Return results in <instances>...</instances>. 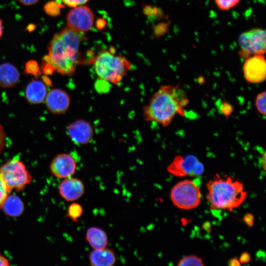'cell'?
<instances>
[{
	"label": "cell",
	"instance_id": "6da1fadb",
	"mask_svg": "<svg viewBox=\"0 0 266 266\" xmlns=\"http://www.w3.org/2000/svg\"><path fill=\"white\" fill-rule=\"evenodd\" d=\"M189 102L186 92L179 86L164 85L152 95L143 108L144 120L167 127L176 115L185 116Z\"/></svg>",
	"mask_w": 266,
	"mask_h": 266
},
{
	"label": "cell",
	"instance_id": "7a4b0ae2",
	"mask_svg": "<svg viewBox=\"0 0 266 266\" xmlns=\"http://www.w3.org/2000/svg\"><path fill=\"white\" fill-rule=\"evenodd\" d=\"M82 33L68 27L55 34L50 41L48 54L43 63L51 65L55 71L63 75H72L79 64L80 44L84 37Z\"/></svg>",
	"mask_w": 266,
	"mask_h": 266
},
{
	"label": "cell",
	"instance_id": "3957f363",
	"mask_svg": "<svg viewBox=\"0 0 266 266\" xmlns=\"http://www.w3.org/2000/svg\"><path fill=\"white\" fill-rule=\"evenodd\" d=\"M206 198L212 210L232 211L244 201L247 192L243 184L233 176L216 174L206 183Z\"/></svg>",
	"mask_w": 266,
	"mask_h": 266
},
{
	"label": "cell",
	"instance_id": "277c9868",
	"mask_svg": "<svg viewBox=\"0 0 266 266\" xmlns=\"http://www.w3.org/2000/svg\"><path fill=\"white\" fill-rule=\"evenodd\" d=\"M95 71L102 80L119 85L131 70L132 64L125 57L104 51L93 61Z\"/></svg>",
	"mask_w": 266,
	"mask_h": 266
},
{
	"label": "cell",
	"instance_id": "5b68a950",
	"mask_svg": "<svg viewBox=\"0 0 266 266\" xmlns=\"http://www.w3.org/2000/svg\"><path fill=\"white\" fill-rule=\"evenodd\" d=\"M170 198L173 204L178 208L191 210L199 205L201 194L200 187L194 181L185 179L173 186Z\"/></svg>",
	"mask_w": 266,
	"mask_h": 266
},
{
	"label": "cell",
	"instance_id": "8992f818",
	"mask_svg": "<svg viewBox=\"0 0 266 266\" xmlns=\"http://www.w3.org/2000/svg\"><path fill=\"white\" fill-rule=\"evenodd\" d=\"M0 174L12 190H23L32 180V176L18 156L7 161L0 167Z\"/></svg>",
	"mask_w": 266,
	"mask_h": 266
},
{
	"label": "cell",
	"instance_id": "52a82bcc",
	"mask_svg": "<svg viewBox=\"0 0 266 266\" xmlns=\"http://www.w3.org/2000/svg\"><path fill=\"white\" fill-rule=\"evenodd\" d=\"M266 34V31L260 28H253L241 33L238 39L241 56L247 58L254 55L264 54Z\"/></svg>",
	"mask_w": 266,
	"mask_h": 266
},
{
	"label": "cell",
	"instance_id": "ba28073f",
	"mask_svg": "<svg viewBox=\"0 0 266 266\" xmlns=\"http://www.w3.org/2000/svg\"><path fill=\"white\" fill-rule=\"evenodd\" d=\"M67 27L79 33H84L93 26L94 15L92 10L87 6L79 5L73 7L66 17Z\"/></svg>",
	"mask_w": 266,
	"mask_h": 266
},
{
	"label": "cell",
	"instance_id": "9c48e42d",
	"mask_svg": "<svg viewBox=\"0 0 266 266\" xmlns=\"http://www.w3.org/2000/svg\"><path fill=\"white\" fill-rule=\"evenodd\" d=\"M244 77L249 83H261L266 78V61L264 54H257L246 58L242 67Z\"/></svg>",
	"mask_w": 266,
	"mask_h": 266
},
{
	"label": "cell",
	"instance_id": "30bf717a",
	"mask_svg": "<svg viewBox=\"0 0 266 266\" xmlns=\"http://www.w3.org/2000/svg\"><path fill=\"white\" fill-rule=\"evenodd\" d=\"M66 133L72 142L77 145L89 143L94 135V130L88 121L80 119L70 124L67 127Z\"/></svg>",
	"mask_w": 266,
	"mask_h": 266
},
{
	"label": "cell",
	"instance_id": "8fae6325",
	"mask_svg": "<svg viewBox=\"0 0 266 266\" xmlns=\"http://www.w3.org/2000/svg\"><path fill=\"white\" fill-rule=\"evenodd\" d=\"M50 169L52 173L59 178L71 177L76 169V162L69 154L62 153L56 155L52 160Z\"/></svg>",
	"mask_w": 266,
	"mask_h": 266
},
{
	"label": "cell",
	"instance_id": "7c38bea8",
	"mask_svg": "<svg viewBox=\"0 0 266 266\" xmlns=\"http://www.w3.org/2000/svg\"><path fill=\"white\" fill-rule=\"evenodd\" d=\"M44 101L50 112L54 114H62L69 108L71 100L66 91L54 88L47 93Z\"/></svg>",
	"mask_w": 266,
	"mask_h": 266
},
{
	"label": "cell",
	"instance_id": "4fadbf2b",
	"mask_svg": "<svg viewBox=\"0 0 266 266\" xmlns=\"http://www.w3.org/2000/svg\"><path fill=\"white\" fill-rule=\"evenodd\" d=\"M85 187L83 182L77 178L69 177L64 179L59 187V192L63 199L67 201H75L84 194Z\"/></svg>",
	"mask_w": 266,
	"mask_h": 266
},
{
	"label": "cell",
	"instance_id": "5bb4252c",
	"mask_svg": "<svg viewBox=\"0 0 266 266\" xmlns=\"http://www.w3.org/2000/svg\"><path fill=\"white\" fill-rule=\"evenodd\" d=\"M47 94L45 84L40 80L32 79L26 87L25 97L28 102L31 104L43 103Z\"/></svg>",
	"mask_w": 266,
	"mask_h": 266
},
{
	"label": "cell",
	"instance_id": "9a60e30c",
	"mask_svg": "<svg viewBox=\"0 0 266 266\" xmlns=\"http://www.w3.org/2000/svg\"><path fill=\"white\" fill-rule=\"evenodd\" d=\"M116 260L114 251L107 247L93 249L89 255V263L92 266H112Z\"/></svg>",
	"mask_w": 266,
	"mask_h": 266
},
{
	"label": "cell",
	"instance_id": "2e32d148",
	"mask_svg": "<svg viewBox=\"0 0 266 266\" xmlns=\"http://www.w3.org/2000/svg\"><path fill=\"white\" fill-rule=\"evenodd\" d=\"M17 67L9 63L0 64V87L10 88L16 86L20 79Z\"/></svg>",
	"mask_w": 266,
	"mask_h": 266
},
{
	"label": "cell",
	"instance_id": "e0dca14e",
	"mask_svg": "<svg viewBox=\"0 0 266 266\" xmlns=\"http://www.w3.org/2000/svg\"><path fill=\"white\" fill-rule=\"evenodd\" d=\"M85 239L93 249L106 248L109 243L106 232L98 227L93 226L87 229Z\"/></svg>",
	"mask_w": 266,
	"mask_h": 266
},
{
	"label": "cell",
	"instance_id": "ac0fdd59",
	"mask_svg": "<svg viewBox=\"0 0 266 266\" xmlns=\"http://www.w3.org/2000/svg\"><path fill=\"white\" fill-rule=\"evenodd\" d=\"M1 208L4 213L10 217L20 216L24 210V204L22 200L15 194H9Z\"/></svg>",
	"mask_w": 266,
	"mask_h": 266
},
{
	"label": "cell",
	"instance_id": "d6986e66",
	"mask_svg": "<svg viewBox=\"0 0 266 266\" xmlns=\"http://www.w3.org/2000/svg\"><path fill=\"white\" fill-rule=\"evenodd\" d=\"M181 166L185 176L197 177L204 172L203 164L193 155H188L183 157Z\"/></svg>",
	"mask_w": 266,
	"mask_h": 266
},
{
	"label": "cell",
	"instance_id": "ffe728a7",
	"mask_svg": "<svg viewBox=\"0 0 266 266\" xmlns=\"http://www.w3.org/2000/svg\"><path fill=\"white\" fill-rule=\"evenodd\" d=\"M183 157L177 155L174 157L171 163L167 166V171L176 177H183L185 175L182 168L181 163Z\"/></svg>",
	"mask_w": 266,
	"mask_h": 266
},
{
	"label": "cell",
	"instance_id": "44dd1931",
	"mask_svg": "<svg viewBox=\"0 0 266 266\" xmlns=\"http://www.w3.org/2000/svg\"><path fill=\"white\" fill-rule=\"evenodd\" d=\"M83 213L82 205L77 202L71 203L68 207L66 216L74 222H78Z\"/></svg>",
	"mask_w": 266,
	"mask_h": 266
},
{
	"label": "cell",
	"instance_id": "7402d4cb",
	"mask_svg": "<svg viewBox=\"0 0 266 266\" xmlns=\"http://www.w3.org/2000/svg\"><path fill=\"white\" fill-rule=\"evenodd\" d=\"M177 265L178 266H203L204 264L201 258L195 255H190L184 256L181 259Z\"/></svg>",
	"mask_w": 266,
	"mask_h": 266
},
{
	"label": "cell",
	"instance_id": "603a6c76",
	"mask_svg": "<svg viewBox=\"0 0 266 266\" xmlns=\"http://www.w3.org/2000/svg\"><path fill=\"white\" fill-rule=\"evenodd\" d=\"M266 91L258 94L255 99V106L258 111L264 116L266 115Z\"/></svg>",
	"mask_w": 266,
	"mask_h": 266
},
{
	"label": "cell",
	"instance_id": "cb8c5ba5",
	"mask_svg": "<svg viewBox=\"0 0 266 266\" xmlns=\"http://www.w3.org/2000/svg\"><path fill=\"white\" fill-rule=\"evenodd\" d=\"M217 7L224 11L229 10L236 6L240 0H214Z\"/></svg>",
	"mask_w": 266,
	"mask_h": 266
},
{
	"label": "cell",
	"instance_id": "d4e9b609",
	"mask_svg": "<svg viewBox=\"0 0 266 266\" xmlns=\"http://www.w3.org/2000/svg\"><path fill=\"white\" fill-rule=\"evenodd\" d=\"M25 71L27 74H32L35 77L41 74L38 63L35 60H30L26 63Z\"/></svg>",
	"mask_w": 266,
	"mask_h": 266
},
{
	"label": "cell",
	"instance_id": "484cf974",
	"mask_svg": "<svg viewBox=\"0 0 266 266\" xmlns=\"http://www.w3.org/2000/svg\"><path fill=\"white\" fill-rule=\"evenodd\" d=\"M11 191V190L8 187L0 174V208Z\"/></svg>",
	"mask_w": 266,
	"mask_h": 266
},
{
	"label": "cell",
	"instance_id": "4316f807",
	"mask_svg": "<svg viewBox=\"0 0 266 266\" xmlns=\"http://www.w3.org/2000/svg\"><path fill=\"white\" fill-rule=\"evenodd\" d=\"M61 6V5L58 2L50 1L45 4L44 9L47 14L56 16L60 13Z\"/></svg>",
	"mask_w": 266,
	"mask_h": 266
},
{
	"label": "cell",
	"instance_id": "83f0119b",
	"mask_svg": "<svg viewBox=\"0 0 266 266\" xmlns=\"http://www.w3.org/2000/svg\"><path fill=\"white\" fill-rule=\"evenodd\" d=\"M219 111L226 117H229L233 112V108L228 101L224 100L219 106Z\"/></svg>",
	"mask_w": 266,
	"mask_h": 266
},
{
	"label": "cell",
	"instance_id": "f1b7e54d",
	"mask_svg": "<svg viewBox=\"0 0 266 266\" xmlns=\"http://www.w3.org/2000/svg\"><path fill=\"white\" fill-rule=\"evenodd\" d=\"M168 27L167 23H160L155 27L154 33L157 36L161 35L167 32Z\"/></svg>",
	"mask_w": 266,
	"mask_h": 266
},
{
	"label": "cell",
	"instance_id": "f546056e",
	"mask_svg": "<svg viewBox=\"0 0 266 266\" xmlns=\"http://www.w3.org/2000/svg\"><path fill=\"white\" fill-rule=\"evenodd\" d=\"M89 0H61L67 6L75 7L86 3Z\"/></svg>",
	"mask_w": 266,
	"mask_h": 266
},
{
	"label": "cell",
	"instance_id": "4dcf8cb0",
	"mask_svg": "<svg viewBox=\"0 0 266 266\" xmlns=\"http://www.w3.org/2000/svg\"><path fill=\"white\" fill-rule=\"evenodd\" d=\"M6 134L2 125L0 123V154L5 146Z\"/></svg>",
	"mask_w": 266,
	"mask_h": 266
},
{
	"label": "cell",
	"instance_id": "1f68e13d",
	"mask_svg": "<svg viewBox=\"0 0 266 266\" xmlns=\"http://www.w3.org/2000/svg\"><path fill=\"white\" fill-rule=\"evenodd\" d=\"M243 221L248 226L252 227L254 224V215L248 213L246 214L243 217Z\"/></svg>",
	"mask_w": 266,
	"mask_h": 266
},
{
	"label": "cell",
	"instance_id": "d6a6232c",
	"mask_svg": "<svg viewBox=\"0 0 266 266\" xmlns=\"http://www.w3.org/2000/svg\"><path fill=\"white\" fill-rule=\"evenodd\" d=\"M241 264H244L249 263L251 260L250 254L246 252H243L238 259Z\"/></svg>",
	"mask_w": 266,
	"mask_h": 266
},
{
	"label": "cell",
	"instance_id": "836d02e7",
	"mask_svg": "<svg viewBox=\"0 0 266 266\" xmlns=\"http://www.w3.org/2000/svg\"><path fill=\"white\" fill-rule=\"evenodd\" d=\"M43 71L46 75H51L55 71V69L50 64L43 63Z\"/></svg>",
	"mask_w": 266,
	"mask_h": 266
},
{
	"label": "cell",
	"instance_id": "e575fe53",
	"mask_svg": "<svg viewBox=\"0 0 266 266\" xmlns=\"http://www.w3.org/2000/svg\"><path fill=\"white\" fill-rule=\"evenodd\" d=\"M228 265L230 266H240L241 265L239 259L237 258L231 259L228 262Z\"/></svg>",
	"mask_w": 266,
	"mask_h": 266
},
{
	"label": "cell",
	"instance_id": "d590c367",
	"mask_svg": "<svg viewBox=\"0 0 266 266\" xmlns=\"http://www.w3.org/2000/svg\"><path fill=\"white\" fill-rule=\"evenodd\" d=\"M266 152H264V153L262 154L260 160V164L261 167L262 168L264 172H265L266 171Z\"/></svg>",
	"mask_w": 266,
	"mask_h": 266
},
{
	"label": "cell",
	"instance_id": "8d00e7d4",
	"mask_svg": "<svg viewBox=\"0 0 266 266\" xmlns=\"http://www.w3.org/2000/svg\"><path fill=\"white\" fill-rule=\"evenodd\" d=\"M25 5H32L37 3L39 0H18Z\"/></svg>",
	"mask_w": 266,
	"mask_h": 266
},
{
	"label": "cell",
	"instance_id": "74e56055",
	"mask_svg": "<svg viewBox=\"0 0 266 266\" xmlns=\"http://www.w3.org/2000/svg\"><path fill=\"white\" fill-rule=\"evenodd\" d=\"M9 265V261L0 254V266H8Z\"/></svg>",
	"mask_w": 266,
	"mask_h": 266
},
{
	"label": "cell",
	"instance_id": "f35d334b",
	"mask_svg": "<svg viewBox=\"0 0 266 266\" xmlns=\"http://www.w3.org/2000/svg\"><path fill=\"white\" fill-rule=\"evenodd\" d=\"M42 82L46 85L51 86L52 83L51 80L46 75L42 77Z\"/></svg>",
	"mask_w": 266,
	"mask_h": 266
},
{
	"label": "cell",
	"instance_id": "ab89813d",
	"mask_svg": "<svg viewBox=\"0 0 266 266\" xmlns=\"http://www.w3.org/2000/svg\"><path fill=\"white\" fill-rule=\"evenodd\" d=\"M97 24H98L97 27L99 29H101L103 28L104 27V21L103 20H102V19H99L97 21Z\"/></svg>",
	"mask_w": 266,
	"mask_h": 266
},
{
	"label": "cell",
	"instance_id": "60d3db41",
	"mask_svg": "<svg viewBox=\"0 0 266 266\" xmlns=\"http://www.w3.org/2000/svg\"><path fill=\"white\" fill-rule=\"evenodd\" d=\"M2 21L0 20V37L2 35Z\"/></svg>",
	"mask_w": 266,
	"mask_h": 266
}]
</instances>
